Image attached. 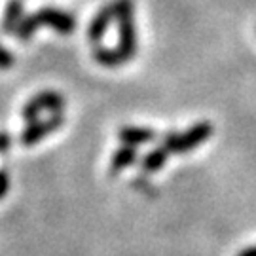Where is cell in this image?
I'll return each instance as SVG.
<instances>
[{"mask_svg": "<svg viewBox=\"0 0 256 256\" xmlns=\"http://www.w3.org/2000/svg\"><path fill=\"white\" fill-rule=\"evenodd\" d=\"M10 173L6 169H0V200L10 192Z\"/></svg>", "mask_w": 256, "mask_h": 256, "instance_id": "15", "label": "cell"}, {"mask_svg": "<svg viewBox=\"0 0 256 256\" xmlns=\"http://www.w3.org/2000/svg\"><path fill=\"white\" fill-rule=\"evenodd\" d=\"M212 133H214V128H212L210 122H198V124H194L192 128H188L182 133H176V131L165 133L164 138H162V144L171 154L182 156L196 150V148L202 146V144H205Z\"/></svg>", "mask_w": 256, "mask_h": 256, "instance_id": "2", "label": "cell"}, {"mask_svg": "<svg viewBox=\"0 0 256 256\" xmlns=\"http://www.w3.org/2000/svg\"><path fill=\"white\" fill-rule=\"evenodd\" d=\"M133 182V188H137L138 192H144V194H154V188H152V184L146 180V176H137V178H133L131 180Z\"/></svg>", "mask_w": 256, "mask_h": 256, "instance_id": "14", "label": "cell"}, {"mask_svg": "<svg viewBox=\"0 0 256 256\" xmlns=\"http://www.w3.org/2000/svg\"><path fill=\"white\" fill-rule=\"evenodd\" d=\"M169 156H171V152H169L164 144L152 148V150L140 160V169H142V173L144 174L158 173V171L164 169V165L169 162Z\"/></svg>", "mask_w": 256, "mask_h": 256, "instance_id": "10", "label": "cell"}, {"mask_svg": "<svg viewBox=\"0 0 256 256\" xmlns=\"http://www.w3.org/2000/svg\"><path fill=\"white\" fill-rule=\"evenodd\" d=\"M36 14L38 21H40V27L42 25H46V27L54 28L57 34H72L76 27H78V23H76V19L68 14V12H64V10H59V8H40Z\"/></svg>", "mask_w": 256, "mask_h": 256, "instance_id": "5", "label": "cell"}, {"mask_svg": "<svg viewBox=\"0 0 256 256\" xmlns=\"http://www.w3.org/2000/svg\"><path fill=\"white\" fill-rule=\"evenodd\" d=\"M93 57L101 66H106V68H116L120 64H124V59L120 55L118 48H106L97 44V48L93 50Z\"/></svg>", "mask_w": 256, "mask_h": 256, "instance_id": "11", "label": "cell"}, {"mask_svg": "<svg viewBox=\"0 0 256 256\" xmlns=\"http://www.w3.org/2000/svg\"><path fill=\"white\" fill-rule=\"evenodd\" d=\"M116 23H118V52L124 63L131 61L138 52V34L135 27L133 0H116Z\"/></svg>", "mask_w": 256, "mask_h": 256, "instance_id": "1", "label": "cell"}, {"mask_svg": "<svg viewBox=\"0 0 256 256\" xmlns=\"http://www.w3.org/2000/svg\"><path fill=\"white\" fill-rule=\"evenodd\" d=\"M238 256H256V245L245 248V250H241V252H239Z\"/></svg>", "mask_w": 256, "mask_h": 256, "instance_id": "17", "label": "cell"}, {"mask_svg": "<svg viewBox=\"0 0 256 256\" xmlns=\"http://www.w3.org/2000/svg\"><path fill=\"white\" fill-rule=\"evenodd\" d=\"M137 148L135 146H120L114 154H112V160H110V176H118L124 169H128L131 165L137 162Z\"/></svg>", "mask_w": 256, "mask_h": 256, "instance_id": "9", "label": "cell"}, {"mask_svg": "<svg viewBox=\"0 0 256 256\" xmlns=\"http://www.w3.org/2000/svg\"><path fill=\"white\" fill-rule=\"evenodd\" d=\"M64 124L63 112H54L44 120L28 122L27 128L21 131V144L23 146H34L40 140H44L48 135L55 133Z\"/></svg>", "mask_w": 256, "mask_h": 256, "instance_id": "4", "label": "cell"}, {"mask_svg": "<svg viewBox=\"0 0 256 256\" xmlns=\"http://www.w3.org/2000/svg\"><path fill=\"white\" fill-rule=\"evenodd\" d=\"M10 146H12V138L6 131H0V154H4V152H8Z\"/></svg>", "mask_w": 256, "mask_h": 256, "instance_id": "16", "label": "cell"}, {"mask_svg": "<svg viewBox=\"0 0 256 256\" xmlns=\"http://www.w3.org/2000/svg\"><path fill=\"white\" fill-rule=\"evenodd\" d=\"M114 19H116L114 2L104 4V6L97 12V16L93 18V21L90 23V27H88V38H90L92 44H95V46L101 44V40L104 38V34H106V30H108V27L112 25Z\"/></svg>", "mask_w": 256, "mask_h": 256, "instance_id": "6", "label": "cell"}, {"mask_svg": "<svg viewBox=\"0 0 256 256\" xmlns=\"http://www.w3.org/2000/svg\"><path fill=\"white\" fill-rule=\"evenodd\" d=\"M25 16V4L23 0H8L6 8H4V18L0 23V28L4 34H14L18 28L19 21Z\"/></svg>", "mask_w": 256, "mask_h": 256, "instance_id": "8", "label": "cell"}, {"mask_svg": "<svg viewBox=\"0 0 256 256\" xmlns=\"http://www.w3.org/2000/svg\"><path fill=\"white\" fill-rule=\"evenodd\" d=\"M14 66V55L0 44V70H8Z\"/></svg>", "mask_w": 256, "mask_h": 256, "instance_id": "13", "label": "cell"}, {"mask_svg": "<svg viewBox=\"0 0 256 256\" xmlns=\"http://www.w3.org/2000/svg\"><path fill=\"white\" fill-rule=\"evenodd\" d=\"M40 28V21H38L36 14H30V16H23V19L19 21L18 28H16V36L23 42H27L30 38L36 34V30Z\"/></svg>", "mask_w": 256, "mask_h": 256, "instance_id": "12", "label": "cell"}, {"mask_svg": "<svg viewBox=\"0 0 256 256\" xmlns=\"http://www.w3.org/2000/svg\"><path fill=\"white\" fill-rule=\"evenodd\" d=\"M118 138L122 144H128V146H142L148 142H154L158 138V133L154 129L148 128H135V126H126V128L118 129Z\"/></svg>", "mask_w": 256, "mask_h": 256, "instance_id": "7", "label": "cell"}, {"mask_svg": "<svg viewBox=\"0 0 256 256\" xmlns=\"http://www.w3.org/2000/svg\"><path fill=\"white\" fill-rule=\"evenodd\" d=\"M64 110V97L59 92L46 90V92L36 93L34 97H30L25 106L21 110V116L25 122H34L42 112H63Z\"/></svg>", "mask_w": 256, "mask_h": 256, "instance_id": "3", "label": "cell"}]
</instances>
